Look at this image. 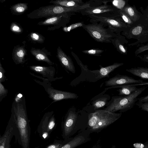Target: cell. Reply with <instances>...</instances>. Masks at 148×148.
Returning a JSON list of instances; mask_svg holds the SVG:
<instances>
[{"mask_svg":"<svg viewBox=\"0 0 148 148\" xmlns=\"http://www.w3.org/2000/svg\"><path fill=\"white\" fill-rule=\"evenodd\" d=\"M121 34L128 39L137 40L135 42L128 44L129 46L139 47L148 42V20L143 15L139 20L122 32Z\"/></svg>","mask_w":148,"mask_h":148,"instance_id":"277c9868","label":"cell"},{"mask_svg":"<svg viewBox=\"0 0 148 148\" xmlns=\"http://www.w3.org/2000/svg\"><path fill=\"white\" fill-rule=\"evenodd\" d=\"M126 14L134 22L139 20L143 16L142 14L138 11L135 6H131L127 3L121 10Z\"/></svg>","mask_w":148,"mask_h":148,"instance_id":"603a6c76","label":"cell"},{"mask_svg":"<svg viewBox=\"0 0 148 148\" xmlns=\"http://www.w3.org/2000/svg\"><path fill=\"white\" fill-rule=\"evenodd\" d=\"M101 148L100 147L98 146H97L96 145H94L92 148Z\"/></svg>","mask_w":148,"mask_h":148,"instance_id":"b9f144b4","label":"cell"},{"mask_svg":"<svg viewBox=\"0 0 148 148\" xmlns=\"http://www.w3.org/2000/svg\"><path fill=\"white\" fill-rule=\"evenodd\" d=\"M84 24L83 22H82L72 24L68 27H63V30L64 32H67L75 29L82 27Z\"/></svg>","mask_w":148,"mask_h":148,"instance_id":"1f68e13d","label":"cell"},{"mask_svg":"<svg viewBox=\"0 0 148 148\" xmlns=\"http://www.w3.org/2000/svg\"><path fill=\"white\" fill-rule=\"evenodd\" d=\"M5 70L3 68L0 62V82H3L6 79V77L5 76Z\"/></svg>","mask_w":148,"mask_h":148,"instance_id":"d590c367","label":"cell"},{"mask_svg":"<svg viewBox=\"0 0 148 148\" xmlns=\"http://www.w3.org/2000/svg\"><path fill=\"white\" fill-rule=\"evenodd\" d=\"M53 113V111L46 113L38 126L37 132L43 140L49 138L51 132L56 127V120Z\"/></svg>","mask_w":148,"mask_h":148,"instance_id":"9c48e42d","label":"cell"},{"mask_svg":"<svg viewBox=\"0 0 148 148\" xmlns=\"http://www.w3.org/2000/svg\"><path fill=\"white\" fill-rule=\"evenodd\" d=\"M12 108L15 113L18 132L17 141L21 148H29L31 128L27 114L25 98L21 93L15 96Z\"/></svg>","mask_w":148,"mask_h":148,"instance_id":"6da1fadb","label":"cell"},{"mask_svg":"<svg viewBox=\"0 0 148 148\" xmlns=\"http://www.w3.org/2000/svg\"><path fill=\"white\" fill-rule=\"evenodd\" d=\"M28 38L31 41L39 43L44 42L45 38L38 32H32L28 36Z\"/></svg>","mask_w":148,"mask_h":148,"instance_id":"83f0119b","label":"cell"},{"mask_svg":"<svg viewBox=\"0 0 148 148\" xmlns=\"http://www.w3.org/2000/svg\"><path fill=\"white\" fill-rule=\"evenodd\" d=\"M119 16L128 27H130L134 22L126 14L121 10H119Z\"/></svg>","mask_w":148,"mask_h":148,"instance_id":"f1b7e54d","label":"cell"},{"mask_svg":"<svg viewBox=\"0 0 148 148\" xmlns=\"http://www.w3.org/2000/svg\"><path fill=\"white\" fill-rule=\"evenodd\" d=\"M122 113L112 112L103 110L90 113L88 116L86 130L91 134L98 133L119 119Z\"/></svg>","mask_w":148,"mask_h":148,"instance_id":"7a4b0ae2","label":"cell"},{"mask_svg":"<svg viewBox=\"0 0 148 148\" xmlns=\"http://www.w3.org/2000/svg\"><path fill=\"white\" fill-rule=\"evenodd\" d=\"M49 3L58 6L73 7L81 5L85 3L82 0H51Z\"/></svg>","mask_w":148,"mask_h":148,"instance_id":"d4e9b609","label":"cell"},{"mask_svg":"<svg viewBox=\"0 0 148 148\" xmlns=\"http://www.w3.org/2000/svg\"><path fill=\"white\" fill-rule=\"evenodd\" d=\"M64 140H55L51 144L48 145L46 148H60L63 144Z\"/></svg>","mask_w":148,"mask_h":148,"instance_id":"d6a6232c","label":"cell"},{"mask_svg":"<svg viewBox=\"0 0 148 148\" xmlns=\"http://www.w3.org/2000/svg\"><path fill=\"white\" fill-rule=\"evenodd\" d=\"M90 134L86 130L82 131L75 136L64 140L63 144L60 148H75L88 141Z\"/></svg>","mask_w":148,"mask_h":148,"instance_id":"5bb4252c","label":"cell"},{"mask_svg":"<svg viewBox=\"0 0 148 148\" xmlns=\"http://www.w3.org/2000/svg\"><path fill=\"white\" fill-rule=\"evenodd\" d=\"M138 102L142 103L148 102V95L140 98L138 99Z\"/></svg>","mask_w":148,"mask_h":148,"instance_id":"ab89813d","label":"cell"},{"mask_svg":"<svg viewBox=\"0 0 148 148\" xmlns=\"http://www.w3.org/2000/svg\"><path fill=\"white\" fill-rule=\"evenodd\" d=\"M119 9L114 6L104 4L98 6L91 7L80 11L83 15H95L98 16L112 17L119 15Z\"/></svg>","mask_w":148,"mask_h":148,"instance_id":"7c38bea8","label":"cell"},{"mask_svg":"<svg viewBox=\"0 0 148 148\" xmlns=\"http://www.w3.org/2000/svg\"><path fill=\"white\" fill-rule=\"evenodd\" d=\"M88 122L79 120L75 111L69 110L66 114L61 125L62 136L64 140L71 137L77 132L86 130Z\"/></svg>","mask_w":148,"mask_h":148,"instance_id":"5b68a950","label":"cell"},{"mask_svg":"<svg viewBox=\"0 0 148 148\" xmlns=\"http://www.w3.org/2000/svg\"><path fill=\"white\" fill-rule=\"evenodd\" d=\"M104 51V50L99 49H92L89 50H83L82 52L90 56H101V54Z\"/></svg>","mask_w":148,"mask_h":148,"instance_id":"f546056e","label":"cell"},{"mask_svg":"<svg viewBox=\"0 0 148 148\" xmlns=\"http://www.w3.org/2000/svg\"><path fill=\"white\" fill-rule=\"evenodd\" d=\"M25 45H18L15 46L12 52V58L16 64H23L25 62V56L27 54V50Z\"/></svg>","mask_w":148,"mask_h":148,"instance_id":"ffe728a7","label":"cell"},{"mask_svg":"<svg viewBox=\"0 0 148 148\" xmlns=\"http://www.w3.org/2000/svg\"><path fill=\"white\" fill-rule=\"evenodd\" d=\"M101 23L84 24L82 27L96 41L101 42L112 43L113 38L119 35L114 33L108 28H104Z\"/></svg>","mask_w":148,"mask_h":148,"instance_id":"8992f818","label":"cell"},{"mask_svg":"<svg viewBox=\"0 0 148 148\" xmlns=\"http://www.w3.org/2000/svg\"><path fill=\"white\" fill-rule=\"evenodd\" d=\"M14 136L16 141L18 139V132L16 118L13 109L12 108L11 114L5 130L0 138V148H12L10 142Z\"/></svg>","mask_w":148,"mask_h":148,"instance_id":"ba28073f","label":"cell"},{"mask_svg":"<svg viewBox=\"0 0 148 148\" xmlns=\"http://www.w3.org/2000/svg\"><path fill=\"white\" fill-rule=\"evenodd\" d=\"M126 71L134 75L148 79V67H134L127 69Z\"/></svg>","mask_w":148,"mask_h":148,"instance_id":"484cf974","label":"cell"},{"mask_svg":"<svg viewBox=\"0 0 148 148\" xmlns=\"http://www.w3.org/2000/svg\"><path fill=\"white\" fill-rule=\"evenodd\" d=\"M143 82L142 80L135 79L126 75H117L106 81L105 83L106 86L110 87L139 84Z\"/></svg>","mask_w":148,"mask_h":148,"instance_id":"9a60e30c","label":"cell"},{"mask_svg":"<svg viewBox=\"0 0 148 148\" xmlns=\"http://www.w3.org/2000/svg\"><path fill=\"white\" fill-rule=\"evenodd\" d=\"M47 86L42 83L45 90L49 95V97L54 101H60L63 99H77L78 96L75 93L70 92L62 91L56 89L51 86V84Z\"/></svg>","mask_w":148,"mask_h":148,"instance_id":"4fadbf2b","label":"cell"},{"mask_svg":"<svg viewBox=\"0 0 148 148\" xmlns=\"http://www.w3.org/2000/svg\"><path fill=\"white\" fill-rule=\"evenodd\" d=\"M30 69L35 72L42 75L43 78H47L49 81H54L62 77L54 78L56 70L54 67L45 66L38 65L29 66Z\"/></svg>","mask_w":148,"mask_h":148,"instance_id":"2e32d148","label":"cell"},{"mask_svg":"<svg viewBox=\"0 0 148 148\" xmlns=\"http://www.w3.org/2000/svg\"><path fill=\"white\" fill-rule=\"evenodd\" d=\"M90 18L91 23L100 22L104 26H107L112 32L120 34L121 32L125 30L128 27L119 15L112 17L98 16L95 15L88 16Z\"/></svg>","mask_w":148,"mask_h":148,"instance_id":"52a82bcc","label":"cell"},{"mask_svg":"<svg viewBox=\"0 0 148 148\" xmlns=\"http://www.w3.org/2000/svg\"><path fill=\"white\" fill-rule=\"evenodd\" d=\"M57 57L62 65L66 69L72 73H75V68L71 59L60 46L57 49Z\"/></svg>","mask_w":148,"mask_h":148,"instance_id":"e0dca14e","label":"cell"},{"mask_svg":"<svg viewBox=\"0 0 148 148\" xmlns=\"http://www.w3.org/2000/svg\"><path fill=\"white\" fill-rule=\"evenodd\" d=\"M140 148H148V141L143 144L142 146Z\"/></svg>","mask_w":148,"mask_h":148,"instance_id":"60d3db41","label":"cell"},{"mask_svg":"<svg viewBox=\"0 0 148 148\" xmlns=\"http://www.w3.org/2000/svg\"><path fill=\"white\" fill-rule=\"evenodd\" d=\"M107 90H104L92 99V104L95 110L107 106L110 99V96L107 94H104Z\"/></svg>","mask_w":148,"mask_h":148,"instance_id":"d6986e66","label":"cell"},{"mask_svg":"<svg viewBox=\"0 0 148 148\" xmlns=\"http://www.w3.org/2000/svg\"><path fill=\"white\" fill-rule=\"evenodd\" d=\"M136 103L137 105L142 110L146 111L148 113V102L144 103L137 102Z\"/></svg>","mask_w":148,"mask_h":148,"instance_id":"8d00e7d4","label":"cell"},{"mask_svg":"<svg viewBox=\"0 0 148 148\" xmlns=\"http://www.w3.org/2000/svg\"><path fill=\"white\" fill-rule=\"evenodd\" d=\"M30 52L37 60L45 62L51 66L54 64L48 57L51 55V53L45 47L41 49L32 47Z\"/></svg>","mask_w":148,"mask_h":148,"instance_id":"ac0fdd59","label":"cell"},{"mask_svg":"<svg viewBox=\"0 0 148 148\" xmlns=\"http://www.w3.org/2000/svg\"><path fill=\"white\" fill-rule=\"evenodd\" d=\"M140 9L141 13L148 20V5L144 10L143 9L142 7H140Z\"/></svg>","mask_w":148,"mask_h":148,"instance_id":"f35d334b","label":"cell"},{"mask_svg":"<svg viewBox=\"0 0 148 148\" xmlns=\"http://www.w3.org/2000/svg\"><path fill=\"white\" fill-rule=\"evenodd\" d=\"M27 3H19L12 5L10 9L13 14L19 15L23 14L27 10Z\"/></svg>","mask_w":148,"mask_h":148,"instance_id":"4316f807","label":"cell"},{"mask_svg":"<svg viewBox=\"0 0 148 148\" xmlns=\"http://www.w3.org/2000/svg\"><path fill=\"white\" fill-rule=\"evenodd\" d=\"M124 64L123 63L115 62L112 65L103 67L99 65L100 68L99 70H95L97 72V77L99 79L106 77H109V74L113 71L115 69Z\"/></svg>","mask_w":148,"mask_h":148,"instance_id":"7402d4cb","label":"cell"},{"mask_svg":"<svg viewBox=\"0 0 148 148\" xmlns=\"http://www.w3.org/2000/svg\"><path fill=\"white\" fill-rule=\"evenodd\" d=\"M116 88H119L117 91L119 92V95L120 96L129 95L138 89L136 86L128 84L110 86L105 88V90Z\"/></svg>","mask_w":148,"mask_h":148,"instance_id":"cb8c5ba5","label":"cell"},{"mask_svg":"<svg viewBox=\"0 0 148 148\" xmlns=\"http://www.w3.org/2000/svg\"><path fill=\"white\" fill-rule=\"evenodd\" d=\"M75 14V13H68L56 14L38 22L37 24L39 25H51V27H48L47 30H54L61 27H65L70 21L71 16Z\"/></svg>","mask_w":148,"mask_h":148,"instance_id":"8fae6325","label":"cell"},{"mask_svg":"<svg viewBox=\"0 0 148 148\" xmlns=\"http://www.w3.org/2000/svg\"><path fill=\"white\" fill-rule=\"evenodd\" d=\"M147 88L146 86H143L138 88L136 91L128 95L112 97L106 108L103 110L112 112L119 111L120 113H122L131 109L138 100V97Z\"/></svg>","mask_w":148,"mask_h":148,"instance_id":"3957f363","label":"cell"},{"mask_svg":"<svg viewBox=\"0 0 148 148\" xmlns=\"http://www.w3.org/2000/svg\"><path fill=\"white\" fill-rule=\"evenodd\" d=\"M67 13L66 7L52 5L40 7L27 15L30 19L49 18L55 15Z\"/></svg>","mask_w":148,"mask_h":148,"instance_id":"30bf717a","label":"cell"},{"mask_svg":"<svg viewBox=\"0 0 148 148\" xmlns=\"http://www.w3.org/2000/svg\"><path fill=\"white\" fill-rule=\"evenodd\" d=\"M8 90L6 89L1 82H0V102L7 95Z\"/></svg>","mask_w":148,"mask_h":148,"instance_id":"e575fe53","label":"cell"},{"mask_svg":"<svg viewBox=\"0 0 148 148\" xmlns=\"http://www.w3.org/2000/svg\"><path fill=\"white\" fill-rule=\"evenodd\" d=\"M10 29L11 31L16 34H19L23 32V29L21 26L18 23L15 22L11 23Z\"/></svg>","mask_w":148,"mask_h":148,"instance_id":"4dcf8cb0","label":"cell"},{"mask_svg":"<svg viewBox=\"0 0 148 148\" xmlns=\"http://www.w3.org/2000/svg\"><path fill=\"white\" fill-rule=\"evenodd\" d=\"M148 50V44L143 45L138 47L134 52V54L136 56L137 55L145 51Z\"/></svg>","mask_w":148,"mask_h":148,"instance_id":"836d02e7","label":"cell"},{"mask_svg":"<svg viewBox=\"0 0 148 148\" xmlns=\"http://www.w3.org/2000/svg\"><path fill=\"white\" fill-rule=\"evenodd\" d=\"M136 57L139 58L142 61L148 64V54L138 55Z\"/></svg>","mask_w":148,"mask_h":148,"instance_id":"74e56055","label":"cell"},{"mask_svg":"<svg viewBox=\"0 0 148 148\" xmlns=\"http://www.w3.org/2000/svg\"><path fill=\"white\" fill-rule=\"evenodd\" d=\"M125 37L119 34L112 39V43L117 50L120 53L124 55L128 53L127 48L125 45L128 41L125 38Z\"/></svg>","mask_w":148,"mask_h":148,"instance_id":"44dd1931","label":"cell"}]
</instances>
